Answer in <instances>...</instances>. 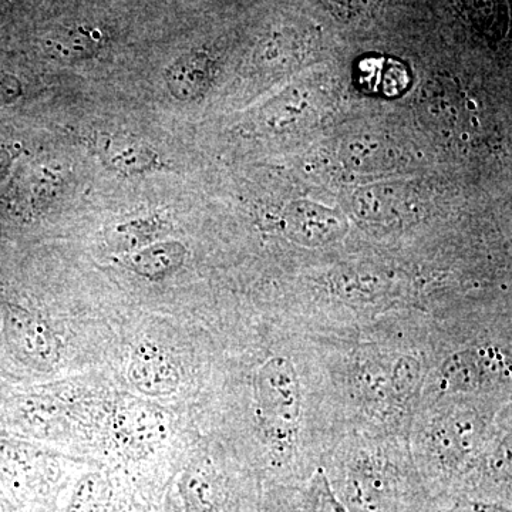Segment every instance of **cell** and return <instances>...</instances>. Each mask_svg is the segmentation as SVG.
Here are the masks:
<instances>
[{"mask_svg": "<svg viewBox=\"0 0 512 512\" xmlns=\"http://www.w3.org/2000/svg\"><path fill=\"white\" fill-rule=\"evenodd\" d=\"M258 419L272 453L291 456L301 416V387L285 357L268 360L256 377Z\"/></svg>", "mask_w": 512, "mask_h": 512, "instance_id": "1", "label": "cell"}, {"mask_svg": "<svg viewBox=\"0 0 512 512\" xmlns=\"http://www.w3.org/2000/svg\"><path fill=\"white\" fill-rule=\"evenodd\" d=\"M113 431L114 439L124 453L146 457L167 437L164 409L147 400L124 396L114 409Z\"/></svg>", "mask_w": 512, "mask_h": 512, "instance_id": "2", "label": "cell"}, {"mask_svg": "<svg viewBox=\"0 0 512 512\" xmlns=\"http://www.w3.org/2000/svg\"><path fill=\"white\" fill-rule=\"evenodd\" d=\"M3 332L20 359L40 370H52L60 360V345L52 328L36 313L9 306Z\"/></svg>", "mask_w": 512, "mask_h": 512, "instance_id": "3", "label": "cell"}, {"mask_svg": "<svg viewBox=\"0 0 512 512\" xmlns=\"http://www.w3.org/2000/svg\"><path fill=\"white\" fill-rule=\"evenodd\" d=\"M285 232L303 247H325L345 235L346 224L338 212L315 202L301 201L286 211Z\"/></svg>", "mask_w": 512, "mask_h": 512, "instance_id": "4", "label": "cell"}, {"mask_svg": "<svg viewBox=\"0 0 512 512\" xmlns=\"http://www.w3.org/2000/svg\"><path fill=\"white\" fill-rule=\"evenodd\" d=\"M128 382L147 397H163L178 389L180 376L173 360L154 342L138 343L128 362Z\"/></svg>", "mask_w": 512, "mask_h": 512, "instance_id": "5", "label": "cell"}, {"mask_svg": "<svg viewBox=\"0 0 512 512\" xmlns=\"http://www.w3.org/2000/svg\"><path fill=\"white\" fill-rule=\"evenodd\" d=\"M214 77V59L200 50L178 57L164 72L168 93L178 101L200 100L210 90Z\"/></svg>", "mask_w": 512, "mask_h": 512, "instance_id": "6", "label": "cell"}, {"mask_svg": "<svg viewBox=\"0 0 512 512\" xmlns=\"http://www.w3.org/2000/svg\"><path fill=\"white\" fill-rule=\"evenodd\" d=\"M106 45L103 30L92 25H70L49 30L42 47L49 59L59 63L86 62L99 55Z\"/></svg>", "mask_w": 512, "mask_h": 512, "instance_id": "7", "label": "cell"}, {"mask_svg": "<svg viewBox=\"0 0 512 512\" xmlns=\"http://www.w3.org/2000/svg\"><path fill=\"white\" fill-rule=\"evenodd\" d=\"M187 248L178 241H157L137 251L117 255L121 266L148 281L158 282L168 278L184 265Z\"/></svg>", "mask_w": 512, "mask_h": 512, "instance_id": "8", "label": "cell"}, {"mask_svg": "<svg viewBox=\"0 0 512 512\" xmlns=\"http://www.w3.org/2000/svg\"><path fill=\"white\" fill-rule=\"evenodd\" d=\"M412 200L410 192L399 184H376L362 188L353 197V211L369 224H387L403 218Z\"/></svg>", "mask_w": 512, "mask_h": 512, "instance_id": "9", "label": "cell"}, {"mask_svg": "<svg viewBox=\"0 0 512 512\" xmlns=\"http://www.w3.org/2000/svg\"><path fill=\"white\" fill-rule=\"evenodd\" d=\"M94 146L104 165L120 174L138 175L160 167L154 150L136 138L106 134L97 138Z\"/></svg>", "mask_w": 512, "mask_h": 512, "instance_id": "10", "label": "cell"}, {"mask_svg": "<svg viewBox=\"0 0 512 512\" xmlns=\"http://www.w3.org/2000/svg\"><path fill=\"white\" fill-rule=\"evenodd\" d=\"M343 163L356 173H382L399 163V154L393 144L372 136L356 138L342 151Z\"/></svg>", "mask_w": 512, "mask_h": 512, "instance_id": "11", "label": "cell"}, {"mask_svg": "<svg viewBox=\"0 0 512 512\" xmlns=\"http://www.w3.org/2000/svg\"><path fill=\"white\" fill-rule=\"evenodd\" d=\"M167 232V221L160 215H150L114 225L107 232V244L117 254H127L160 241Z\"/></svg>", "mask_w": 512, "mask_h": 512, "instance_id": "12", "label": "cell"}, {"mask_svg": "<svg viewBox=\"0 0 512 512\" xmlns=\"http://www.w3.org/2000/svg\"><path fill=\"white\" fill-rule=\"evenodd\" d=\"M434 447L440 456L470 454L480 436L476 416L470 413L456 414L440 421L433 431Z\"/></svg>", "mask_w": 512, "mask_h": 512, "instance_id": "13", "label": "cell"}, {"mask_svg": "<svg viewBox=\"0 0 512 512\" xmlns=\"http://www.w3.org/2000/svg\"><path fill=\"white\" fill-rule=\"evenodd\" d=\"M353 503L362 512H389L392 488L389 480L375 466H357L350 483Z\"/></svg>", "mask_w": 512, "mask_h": 512, "instance_id": "14", "label": "cell"}, {"mask_svg": "<svg viewBox=\"0 0 512 512\" xmlns=\"http://www.w3.org/2000/svg\"><path fill=\"white\" fill-rule=\"evenodd\" d=\"M483 363L478 352L454 353L441 367L440 386L446 392H474L483 383Z\"/></svg>", "mask_w": 512, "mask_h": 512, "instance_id": "15", "label": "cell"}, {"mask_svg": "<svg viewBox=\"0 0 512 512\" xmlns=\"http://www.w3.org/2000/svg\"><path fill=\"white\" fill-rule=\"evenodd\" d=\"M315 113V97L306 89L292 90L284 94L278 101H275L264 119L266 126L274 128L275 131L292 130L302 126L308 117Z\"/></svg>", "mask_w": 512, "mask_h": 512, "instance_id": "16", "label": "cell"}, {"mask_svg": "<svg viewBox=\"0 0 512 512\" xmlns=\"http://www.w3.org/2000/svg\"><path fill=\"white\" fill-rule=\"evenodd\" d=\"M359 389L373 403H386L393 399L390 373L380 365L366 363L357 370Z\"/></svg>", "mask_w": 512, "mask_h": 512, "instance_id": "17", "label": "cell"}, {"mask_svg": "<svg viewBox=\"0 0 512 512\" xmlns=\"http://www.w3.org/2000/svg\"><path fill=\"white\" fill-rule=\"evenodd\" d=\"M421 366L419 360L412 356H404L394 363L390 379H392L393 399L406 400L419 386Z\"/></svg>", "mask_w": 512, "mask_h": 512, "instance_id": "18", "label": "cell"}, {"mask_svg": "<svg viewBox=\"0 0 512 512\" xmlns=\"http://www.w3.org/2000/svg\"><path fill=\"white\" fill-rule=\"evenodd\" d=\"M315 512H346L330 491L326 477L320 476L315 485Z\"/></svg>", "mask_w": 512, "mask_h": 512, "instance_id": "19", "label": "cell"}, {"mask_svg": "<svg viewBox=\"0 0 512 512\" xmlns=\"http://www.w3.org/2000/svg\"><path fill=\"white\" fill-rule=\"evenodd\" d=\"M23 94L22 83L12 74L0 73V106L15 103Z\"/></svg>", "mask_w": 512, "mask_h": 512, "instance_id": "20", "label": "cell"}, {"mask_svg": "<svg viewBox=\"0 0 512 512\" xmlns=\"http://www.w3.org/2000/svg\"><path fill=\"white\" fill-rule=\"evenodd\" d=\"M8 2L9 0H0V8H3V6H5Z\"/></svg>", "mask_w": 512, "mask_h": 512, "instance_id": "21", "label": "cell"}, {"mask_svg": "<svg viewBox=\"0 0 512 512\" xmlns=\"http://www.w3.org/2000/svg\"><path fill=\"white\" fill-rule=\"evenodd\" d=\"M167 512H174L171 508H168Z\"/></svg>", "mask_w": 512, "mask_h": 512, "instance_id": "22", "label": "cell"}]
</instances>
